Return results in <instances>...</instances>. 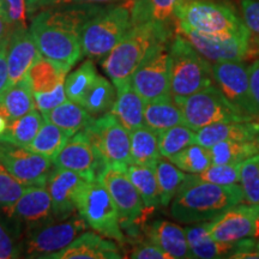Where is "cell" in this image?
<instances>
[{
  "mask_svg": "<svg viewBox=\"0 0 259 259\" xmlns=\"http://www.w3.org/2000/svg\"><path fill=\"white\" fill-rule=\"evenodd\" d=\"M132 16V28L101 63L103 71L114 85L130 82L149 52L161 42L170 41L169 25L155 21L148 0H134Z\"/></svg>",
  "mask_w": 259,
  "mask_h": 259,
  "instance_id": "1",
  "label": "cell"
},
{
  "mask_svg": "<svg viewBox=\"0 0 259 259\" xmlns=\"http://www.w3.org/2000/svg\"><path fill=\"white\" fill-rule=\"evenodd\" d=\"M244 202L240 185H216L187 176L170 205V215L184 225L215 220L236 204Z\"/></svg>",
  "mask_w": 259,
  "mask_h": 259,
  "instance_id": "2",
  "label": "cell"
},
{
  "mask_svg": "<svg viewBox=\"0 0 259 259\" xmlns=\"http://www.w3.org/2000/svg\"><path fill=\"white\" fill-rule=\"evenodd\" d=\"M177 29L213 37L251 34L231 5L216 0H184L176 10Z\"/></svg>",
  "mask_w": 259,
  "mask_h": 259,
  "instance_id": "3",
  "label": "cell"
},
{
  "mask_svg": "<svg viewBox=\"0 0 259 259\" xmlns=\"http://www.w3.org/2000/svg\"><path fill=\"white\" fill-rule=\"evenodd\" d=\"M215 82L212 65L180 34L169 44V92L174 102Z\"/></svg>",
  "mask_w": 259,
  "mask_h": 259,
  "instance_id": "4",
  "label": "cell"
},
{
  "mask_svg": "<svg viewBox=\"0 0 259 259\" xmlns=\"http://www.w3.org/2000/svg\"><path fill=\"white\" fill-rule=\"evenodd\" d=\"M132 2L107 6L84 25L80 32L83 56L90 59L105 58L134 25Z\"/></svg>",
  "mask_w": 259,
  "mask_h": 259,
  "instance_id": "5",
  "label": "cell"
},
{
  "mask_svg": "<svg viewBox=\"0 0 259 259\" xmlns=\"http://www.w3.org/2000/svg\"><path fill=\"white\" fill-rule=\"evenodd\" d=\"M184 116V124L198 131L215 122L254 120L239 111L215 84L206 87L177 102Z\"/></svg>",
  "mask_w": 259,
  "mask_h": 259,
  "instance_id": "6",
  "label": "cell"
},
{
  "mask_svg": "<svg viewBox=\"0 0 259 259\" xmlns=\"http://www.w3.org/2000/svg\"><path fill=\"white\" fill-rule=\"evenodd\" d=\"M77 212L100 235L125 242L119 213L111 194L99 179L88 181L77 199Z\"/></svg>",
  "mask_w": 259,
  "mask_h": 259,
  "instance_id": "7",
  "label": "cell"
},
{
  "mask_svg": "<svg viewBox=\"0 0 259 259\" xmlns=\"http://www.w3.org/2000/svg\"><path fill=\"white\" fill-rule=\"evenodd\" d=\"M87 222L79 215H72L61 221H52L28 232L22 244V257L50 258L67 247L85 231Z\"/></svg>",
  "mask_w": 259,
  "mask_h": 259,
  "instance_id": "8",
  "label": "cell"
},
{
  "mask_svg": "<svg viewBox=\"0 0 259 259\" xmlns=\"http://www.w3.org/2000/svg\"><path fill=\"white\" fill-rule=\"evenodd\" d=\"M92 143L107 162V166L126 170L128 164L134 163L131 157L130 132L113 113L94 118L90 125L83 130Z\"/></svg>",
  "mask_w": 259,
  "mask_h": 259,
  "instance_id": "9",
  "label": "cell"
},
{
  "mask_svg": "<svg viewBox=\"0 0 259 259\" xmlns=\"http://www.w3.org/2000/svg\"><path fill=\"white\" fill-rule=\"evenodd\" d=\"M171 41V40H170ZM161 42L149 52L131 76L132 87L145 102L170 95L169 44Z\"/></svg>",
  "mask_w": 259,
  "mask_h": 259,
  "instance_id": "10",
  "label": "cell"
},
{
  "mask_svg": "<svg viewBox=\"0 0 259 259\" xmlns=\"http://www.w3.org/2000/svg\"><path fill=\"white\" fill-rule=\"evenodd\" d=\"M30 31L41 56L65 69L71 67L83 56L80 36L72 31L32 19Z\"/></svg>",
  "mask_w": 259,
  "mask_h": 259,
  "instance_id": "11",
  "label": "cell"
},
{
  "mask_svg": "<svg viewBox=\"0 0 259 259\" xmlns=\"http://www.w3.org/2000/svg\"><path fill=\"white\" fill-rule=\"evenodd\" d=\"M0 211L22 232L23 238L32 229L57 221L47 186H30L14 204L0 208Z\"/></svg>",
  "mask_w": 259,
  "mask_h": 259,
  "instance_id": "12",
  "label": "cell"
},
{
  "mask_svg": "<svg viewBox=\"0 0 259 259\" xmlns=\"http://www.w3.org/2000/svg\"><path fill=\"white\" fill-rule=\"evenodd\" d=\"M52 162L54 167L72 170L89 181L99 179L107 167L106 160L84 131L71 136Z\"/></svg>",
  "mask_w": 259,
  "mask_h": 259,
  "instance_id": "13",
  "label": "cell"
},
{
  "mask_svg": "<svg viewBox=\"0 0 259 259\" xmlns=\"http://www.w3.org/2000/svg\"><path fill=\"white\" fill-rule=\"evenodd\" d=\"M208 232L219 242H236L259 236V204H236L206 222Z\"/></svg>",
  "mask_w": 259,
  "mask_h": 259,
  "instance_id": "14",
  "label": "cell"
},
{
  "mask_svg": "<svg viewBox=\"0 0 259 259\" xmlns=\"http://www.w3.org/2000/svg\"><path fill=\"white\" fill-rule=\"evenodd\" d=\"M0 163L27 186H46L53 169L51 158L5 142H0Z\"/></svg>",
  "mask_w": 259,
  "mask_h": 259,
  "instance_id": "15",
  "label": "cell"
},
{
  "mask_svg": "<svg viewBox=\"0 0 259 259\" xmlns=\"http://www.w3.org/2000/svg\"><path fill=\"white\" fill-rule=\"evenodd\" d=\"M212 73L218 87L239 111L254 120L259 113L252 99L248 66L242 61H221L212 65Z\"/></svg>",
  "mask_w": 259,
  "mask_h": 259,
  "instance_id": "16",
  "label": "cell"
},
{
  "mask_svg": "<svg viewBox=\"0 0 259 259\" xmlns=\"http://www.w3.org/2000/svg\"><path fill=\"white\" fill-rule=\"evenodd\" d=\"M99 180L105 185L118 209L121 228L134 227L144 211V204L126 170L107 166Z\"/></svg>",
  "mask_w": 259,
  "mask_h": 259,
  "instance_id": "17",
  "label": "cell"
},
{
  "mask_svg": "<svg viewBox=\"0 0 259 259\" xmlns=\"http://www.w3.org/2000/svg\"><path fill=\"white\" fill-rule=\"evenodd\" d=\"M202 56L212 63L242 61L251 50V34L232 37H213L193 30L177 29Z\"/></svg>",
  "mask_w": 259,
  "mask_h": 259,
  "instance_id": "18",
  "label": "cell"
},
{
  "mask_svg": "<svg viewBox=\"0 0 259 259\" xmlns=\"http://www.w3.org/2000/svg\"><path fill=\"white\" fill-rule=\"evenodd\" d=\"M85 178L72 170L53 168L47 180V189L52 199V211L57 221H61L77 211V199L88 183Z\"/></svg>",
  "mask_w": 259,
  "mask_h": 259,
  "instance_id": "19",
  "label": "cell"
},
{
  "mask_svg": "<svg viewBox=\"0 0 259 259\" xmlns=\"http://www.w3.org/2000/svg\"><path fill=\"white\" fill-rule=\"evenodd\" d=\"M8 87L14 85L27 76L32 65L42 57L30 29L18 28L8 35Z\"/></svg>",
  "mask_w": 259,
  "mask_h": 259,
  "instance_id": "20",
  "label": "cell"
},
{
  "mask_svg": "<svg viewBox=\"0 0 259 259\" xmlns=\"http://www.w3.org/2000/svg\"><path fill=\"white\" fill-rule=\"evenodd\" d=\"M102 9L103 6L101 5L77 4V3L52 5L36 12L32 16V19L72 31L80 36L84 25Z\"/></svg>",
  "mask_w": 259,
  "mask_h": 259,
  "instance_id": "21",
  "label": "cell"
},
{
  "mask_svg": "<svg viewBox=\"0 0 259 259\" xmlns=\"http://www.w3.org/2000/svg\"><path fill=\"white\" fill-rule=\"evenodd\" d=\"M118 246L99 233L85 232L77 236L67 247L52 254L48 259H120Z\"/></svg>",
  "mask_w": 259,
  "mask_h": 259,
  "instance_id": "22",
  "label": "cell"
},
{
  "mask_svg": "<svg viewBox=\"0 0 259 259\" xmlns=\"http://www.w3.org/2000/svg\"><path fill=\"white\" fill-rule=\"evenodd\" d=\"M222 141H246L259 143V121L215 122L196 131V143L210 148Z\"/></svg>",
  "mask_w": 259,
  "mask_h": 259,
  "instance_id": "23",
  "label": "cell"
},
{
  "mask_svg": "<svg viewBox=\"0 0 259 259\" xmlns=\"http://www.w3.org/2000/svg\"><path fill=\"white\" fill-rule=\"evenodd\" d=\"M116 97L111 113L121 122L122 126L132 131L144 125V107L145 101L136 92L131 82L114 85Z\"/></svg>",
  "mask_w": 259,
  "mask_h": 259,
  "instance_id": "24",
  "label": "cell"
},
{
  "mask_svg": "<svg viewBox=\"0 0 259 259\" xmlns=\"http://www.w3.org/2000/svg\"><path fill=\"white\" fill-rule=\"evenodd\" d=\"M149 241L162 248L171 259L191 258L186 232L176 223L167 220L155 221L148 229Z\"/></svg>",
  "mask_w": 259,
  "mask_h": 259,
  "instance_id": "25",
  "label": "cell"
},
{
  "mask_svg": "<svg viewBox=\"0 0 259 259\" xmlns=\"http://www.w3.org/2000/svg\"><path fill=\"white\" fill-rule=\"evenodd\" d=\"M36 108L31 83L28 74L14 85L6 87L0 94V113L9 124Z\"/></svg>",
  "mask_w": 259,
  "mask_h": 259,
  "instance_id": "26",
  "label": "cell"
},
{
  "mask_svg": "<svg viewBox=\"0 0 259 259\" xmlns=\"http://www.w3.org/2000/svg\"><path fill=\"white\" fill-rule=\"evenodd\" d=\"M183 124V113H181L180 107L174 102L171 95L145 102L144 125L154 130L157 134Z\"/></svg>",
  "mask_w": 259,
  "mask_h": 259,
  "instance_id": "27",
  "label": "cell"
},
{
  "mask_svg": "<svg viewBox=\"0 0 259 259\" xmlns=\"http://www.w3.org/2000/svg\"><path fill=\"white\" fill-rule=\"evenodd\" d=\"M42 116L45 120L59 126L71 136L85 130L94 120V116L84 107L69 99L52 111L44 113Z\"/></svg>",
  "mask_w": 259,
  "mask_h": 259,
  "instance_id": "28",
  "label": "cell"
},
{
  "mask_svg": "<svg viewBox=\"0 0 259 259\" xmlns=\"http://www.w3.org/2000/svg\"><path fill=\"white\" fill-rule=\"evenodd\" d=\"M132 162L141 166L155 168L161 158L158 149V135L147 125L130 131Z\"/></svg>",
  "mask_w": 259,
  "mask_h": 259,
  "instance_id": "29",
  "label": "cell"
},
{
  "mask_svg": "<svg viewBox=\"0 0 259 259\" xmlns=\"http://www.w3.org/2000/svg\"><path fill=\"white\" fill-rule=\"evenodd\" d=\"M69 70L53 61L41 57L29 70L28 78L31 83L32 93L45 94L54 90L65 82Z\"/></svg>",
  "mask_w": 259,
  "mask_h": 259,
  "instance_id": "30",
  "label": "cell"
},
{
  "mask_svg": "<svg viewBox=\"0 0 259 259\" xmlns=\"http://www.w3.org/2000/svg\"><path fill=\"white\" fill-rule=\"evenodd\" d=\"M44 121L42 113L36 108L32 109L25 115L10 122L4 135L0 136V142L27 148L35 138Z\"/></svg>",
  "mask_w": 259,
  "mask_h": 259,
  "instance_id": "31",
  "label": "cell"
},
{
  "mask_svg": "<svg viewBox=\"0 0 259 259\" xmlns=\"http://www.w3.org/2000/svg\"><path fill=\"white\" fill-rule=\"evenodd\" d=\"M126 174L138 191L144 208L150 210L156 208L160 204V191L154 168L131 163L126 169Z\"/></svg>",
  "mask_w": 259,
  "mask_h": 259,
  "instance_id": "32",
  "label": "cell"
},
{
  "mask_svg": "<svg viewBox=\"0 0 259 259\" xmlns=\"http://www.w3.org/2000/svg\"><path fill=\"white\" fill-rule=\"evenodd\" d=\"M208 149L213 164H240L259 153V143L246 141H222Z\"/></svg>",
  "mask_w": 259,
  "mask_h": 259,
  "instance_id": "33",
  "label": "cell"
},
{
  "mask_svg": "<svg viewBox=\"0 0 259 259\" xmlns=\"http://www.w3.org/2000/svg\"><path fill=\"white\" fill-rule=\"evenodd\" d=\"M71 135L69 132L64 131L59 126L45 120L36 136H35V138L32 139L27 149L53 160L60 153L64 145L67 143Z\"/></svg>",
  "mask_w": 259,
  "mask_h": 259,
  "instance_id": "34",
  "label": "cell"
},
{
  "mask_svg": "<svg viewBox=\"0 0 259 259\" xmlns=\"http://www.w3.org/2000/svg\"><path fill=\"white\" fill-rule=\"evenodd\" d=\"M116 97V89L112 80L100 74L89 92L85 94L80 106L93 116H100L111 112Z\"/></svg>",
  "mask_w": 259,
  "mask_h": 259,
  "instance_id": "35",
  "label": "cell"
},
{
  "mask_svg": "<svg viewBox=\"0 0 259 259\" xmlns=\"http://www.w3.org/2000/svg\"><path fill=\"white\" fill-rule=\"evenodd\" d=\"M154 169L156 174L158 191H160V204L168 206L184 181L186 180L187 174L179 169L174 163L162 158L157 161Z\"/></svg>",
  "mask_w": 259,
  "mask_h": 259,
  "instance_id": "36",
  "label": "cell"
},
{
  "mask_svg": "<svg viewBox=\"0 0 259 259\" xmlns=\"http://www.w3.org/2000/svg\"><path fill=\"white\" fill-rule=\"evenodd\" d=\"M100 73L92 60H85L65 78V92L67 99L80 105L85 94L95 83Z\"/></svg>",
  "mask_w": 259,
  "mask_h": 259,
  "instance_id": "37",
  "label": "cell"
},
{
  "mask_svg": "<svg viewBox=\"0 0 259 259\" xmlns=\"http://www.w3.org/2000/svg\"><path fill=\"white\" fill-rule=\"evenodd\" d=\"M157 135L161 156L168 160L189 145L196 143V131L184 124L164 130Z\"/></svg>",
  "mask_w": 259,
  "mask_h": 259,
  "instance_id": "38",
  "label": "cell"
},
{
  "mask_svg": "<svg viewBox=\"0 0 259 259\" xmlns=\"http://www.w3.org/2000/svg\"><path fill=\"white\" fill-rule=\"evenodd\" d=\"M171 163L183 171L191 174H199L211 166L212 161L209 149L193 143L169 158Z\"/></svg>",
  "mask_w": 259,
  "mask_h": 259,
  "instance_id": "39",
  "label": "cell"
},
{
  "mask_svg": "<svg viewBox=\"0 0 259 259\" xmlns=\"http://www.w3.org/2000/svg\"><path fill=\"white\" fill-rule=\"evenodd\" d=\"M23 234L0 211V259L22 257Z\"/></svg>",
  "mask_w": 259,
  "mask_h": 259,
  "instance_id": "40",
  "label": "cell"
},
{
  "mask_svg": "<svg viewBox=\"0 0 259 259\" xmlns=\"http://www.w3.org/2000/svg\"><path fill=\"white\" fill-rule=\"evenodd\" d=\"M240 186L244 200L251 204H259V153L241 163Z\"/></svg>",
  "mask_w": 259,
  "mask_h": 259,
  "instance_id": "41",
  "label": "cell"
},
{
  "mask_svg": "<svg viewBox=\"0 0 259 259\" xmlns=\"http://www.w3.org/2000/svg\"><path fill=\"white\" fill-rule=\"evenodd\" d=\"M240 164H211L202 173L194 174V179L216 185H234L240 183Z\"/></svg>",
  "mask_w": 259,
  "mask_h": 259,
  "instance_id": "42",
  "label": "cell"
},
{
  "mask_svg": "<svg viewBox=\"0 0 259 259\" xmlns=\"http://www.w3.org/2000/svg\"><path fill=\"white\" fill-rule=\"evenodd\" d=\"M30 186L16 179L6 168L0 163V208L14 204Z\"/></svg>",
  "mask_w": 259,
  "mask_h": 259,
  "instance_id": "43",
  "label": "cell"
},
{
  "mask_svg": "<svg viewBox=\"0 0 259 259\" xmlns=\"http://www.w3.org/2000/svg\"><path fill=\"white\" fill-rule=\"evenodd\" d=\"M8 21L10 31L27 27V3L25 0H0Z\"/></svg>",
  "mask_w": 259,
  "mask_h": 259,
  "instance_id": "44",
  "label": "cell"
},
{
  "mask_svg": "<svg viewBox=\"0 0 259 259\" xmlns=\"http://www.w3.org/2000/svg\"><path fill=\"white\" fill-rule=\"evenodd\" d=\"M241 18L259 46V0H241Z\"/></svg>",
  "mask_w": 259,
  "mask_h": 259,
  "instance_id": "45",
  "label": "cell"
},
{
  "mask_svg": "<svg viewBox=\"0 0 259 259\" xmlns=\"http://www.w3.org/2000/svg\"><path fill=\"white\" fill-rule=\"evenodd\" d=\"M151 16L158 23L169 25L176 18V10L184 0H148Z\"/></svg>",
  "mask_w": 259,
  "mask_h": 259,
  "instance_id": "46",
  "label": "cell"
},
{
  "mask_svg": "<svg viewBox=\"0 0 259 259\" xmlns=\"http://www.w3.org/2000/svg\"><path fill=\"white\" fill-rule=\"evenodd\" d=\"M34 100L36 109L42 114L52 111L67 100L66 92H65V82L59 84L56 89L50 93L34 94Z\"/></svg>",
  "mask_w": 259,
  "mask_h": 259,
  "instance_id": "47",
  "label": "cell"
},
{
  "mask_svg": "<svg viewBox=\"0 0 259 259\" xmlns=\"http://www.w3.org/2000/svg\"><path fill=\"white\" fill-rule=\"evenodd\" d=\"M131 258L135 259H171L169 254H167L162 248L155 245L154 242H143L138 245L134 251L131 252Z\"/></svg>",
  "mask_w": 259,
  "mask_h": 259,
  "instance_id": "48",
  "label": "cell"
},
{
  "mask_svg": "<svg viewBox=\"0 0 259 259\" xmlns=\"http://www.w3.org/2000/svg\"><path fill=\"white\" fill-rule=\"evenodd\" d=\"M8 36L0 41V94L6 89L9 83L8 67Z\"/></svg>",
  "mask_w": 259,
  "mask_h": 259,
  "instance_id": "49",
  "label": "cell"
},
{
  "mask_svg": "<svg viewBox=\"0 0 259 259\" xmlns=\"http://www.w3.org/2000/svg\"><path fill=\"white\" fill-rule=\"evenodd\" d=\"M248 78H250L252 99L259 113V58L248 66Z\"/></svg>",
  "mask_w": 259,
  "mask_h": 259,
  "instance_id": "50",
  "label": "cell"
},
{
  "mask_svg": "<svg viewBox=\"0 0 259 259\" xmlns=\"http://www.w3.org/2000/svg\"><path fill=\"white\" fill-rule=\"evenodd\" d=\"M121 2V0H53L52 5H61V4H70V3H77V4H95V5H108L113 3Z\"/></svg>",
  "mask_w": 259,
  "mask_h": 259,
  "instance_id": "51",
  "label": "cell"
},
{
  "mask_svg": "<svg viewBox=\"0 0 259 259\" xmlns=\"http://www.w3.org/2000/svg\"><path fill=\"white\" fill-rule=\"evenodd\" d=\"M53 0H25L27 3V15L34 16L40 10L47 8Z\"/></svg>",
  "mask_w": 259,
  "mask_h": 259,
  "instance_id": "52",
  "label": "cell"
},
{
  "mask_svg": "<svg viewBox=\"0 0 259 259\" xmlns=\"http://www.w3.org/2000/svg\"><path fill=\"white\" fill-rule=\"evenodd\" d=\"M10 34V27L8 21H6L4 10H3L2 2H0V41L5 38Z\"/></svg>",
  "mask_w": 259,
  "mask_h": 259,
  "instance_id": "53",
  "label": "cell"
},
{
  "mask_svg": "<svg viewBox=\"0 0 259 259\" xmlns=\"http://www.w3.org/2000/svg\"><path fill=\"white\" fill-rule=\"evenodd\" d=\"M8 126H9V121L6 120L5 116L0 113V136L4 135L6 128H8Z\"/></svg>",
  "mask_w": 259,
  "mask_h": 259,
  "instance_id": "54",
  "label": "cell"
}]
</instances>
